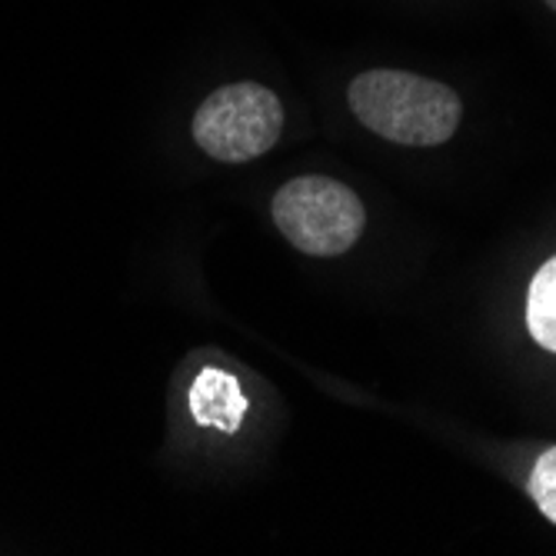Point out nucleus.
<instances>
[{
	"instance_id": "1",
	"label": "nucleus",
	"mask_w": 556,
	"mask_h": 556,
	"mask_svg": "<svg viewBox=\"0 0 556 556\" xmlns=\"http://www.w3.org/2000/svg\"><path fill=\"white\" fill-rule=\"evenodd\" d=\"M350 111L374 134L403 147L446 143L460 127V97L407 71H367L350 84Z\"/></svg>"
},
{
	"instance_id": "2",
	"label": "nucleus",
	"mask_w": 556,
	"mask_h": 556,
	"mask_svg": "<svg viewBox=\"0 0 556 556\" xmlns=\"http://www.w3.org/2000/svg\"><path fill=\"white\" fill-rule=\"evenodd\" d=\"M277 230L311 257H340L361 240L367 211L361 197L333 177H296L274 197Z\"/></svg>"
},
{
	"instance_id": "3",
	"label": "nucleus",
	"mask_w": 556,
	"mask_h": 556,
	"mask_svg": "<svg viewBox=\"0 0 556 556\" xmlns=\"http://www.w3.org/2000/svg\"><path fill=\"white\" fill-rule=\"evenodd\" d=\"M283 108L274 90L261 84H230L214 90L193 114V140L207 157L247 164L277 143Z\"/></svg>"
},
{
	"instance_id": "4",
	"label": "nucleus",
	"mask_w": 556,
	"mask_h": 556,
	"mask_svg": "<svg viewBox=\"0 0 556 556\" xmlns=\"http://www.w3.org/2000/svg\"><path fill=\"white\" fill-rule=\"evenodd\" d=\"M190 414L200 427L237 433L247 414V393L240 380L220 367H204L190 383Z\"/></svg>"
},
{
	"instance_id": "5",
	"label": "nucleus",
	"mask_w": 556,
	"mask_h": 556,
	"mask_svg": "<svg viewBox=\"0 0 556 556\" xmlns=\"http://www.w3.org/2000/svg\"><path fill=\"white\" fill-rule=\"evenodd\" d=\"M527 330L543 350L556 353V257H549L530 280Z\"/></svg>"
},
{
	"instance_id": "6",
	"label": "nucleus",
	"mask_w": 556,
	"mask_h": 556,
	"mask_svg": "<svg viewBox=\"0 0 556 556\" xmlns=\"http://www.w3.org/2000/svg\"><path fill=\"white\" fill-rule=\"evenodd\" d=\"M530 496L549 523H556V446H549L543 457L533 464L530 473Z\"/></svg>"
},
{
	"instance_id": "7",
	"label": "nucleus",
	"mask_w": 556,
	"mask_h": 556,
	"mask_svg": "<svg viewBox=\"0 0 556 556\" xmlns=\"http://www.w3.org/2000/svg\"><path fill=\"white\" fill-rule=\"evenodd\" d=\"M546 4H549V8H553V11H556V0H546Z\"/></svg>"
}]
</instances>
